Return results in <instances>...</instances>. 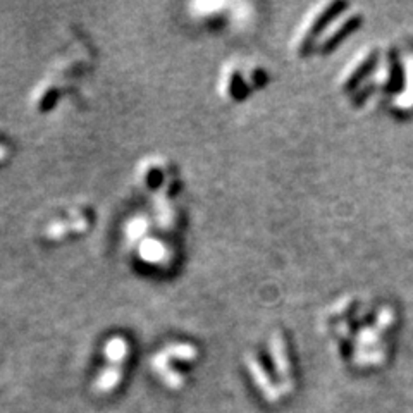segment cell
I'll use <instances>...</instances> for the list:
<instances>
[{"instance_id":"4","label":"cell","mask_w":413,"mask_h":413,"mask_svg":"<svg viewBox=\"0 0 413 413\" xmlns=\"http://www.w3.org/2000/svg\"><path fill=\"white\" fill-rule=\"evenodd\" d=\"M119 379H120L119 368L117 367L107 368V370H103V374L100 375L98 381H96V389H98V391H110V389L116 388Z\"/></svg>"},{"instance_id":"2","label":"cell","mask_w":413,"mask_h":413,"mask_svg":"<svg viewBox=\"0 0 413 413\" xmlns=\"http://www.w3.org/2000/svg\"><path fill=\"white\" fill-rule=\"evenodd\" d=\"M127 354V343L123 337H112L110 341H107L105 344V357L107 360L112 363H120Z\"/></svg>"},{"instance_id":"3","label":"cell","mask_w":413,"mask_h":413,"mask_svg":"<svg viewBox=\"0 0 413 413\" xmlns=\"http://www.w3.org/2000/svg\"><path fill=\"white\" fill-rule=\"evenodd\" d=\"M351 17H353V14H351V12H344V16L337 17V19L334 21L332 24H329V28H327V30L324 31L322 36H320V40H319V43L320 45L327 43V41L332 40V38L336 36V34L339 33V31L346 30V26H348V23H350V21H351Z\"/></svg>"},{"instance_id":"1","label":"cell","mask_w":413,"mask_h":413,"mask_svg":"<svg viewBox=\"0 0 413 413\" xmlns=\"http://www.w3.org/2000/svg\"><path fill=\"white\" fill-rule=\"evenodd\" d=\"M398 107L413 105V55L405 59V92L396 100Z\"/></svg>"},{"instance_id":"5","label":"cell","mask_w":413,"mask_h":413,"mask_svg":"<svg viewBox=\"0 0 413 413\" xmlns=\"http://www.w3.org/2000/svg\"><path fill=\"white\" fill-rule=\"evenodd\" d=\"M7 157V148L3 145H0V162Z\"/></svg>"}]
</instances>
